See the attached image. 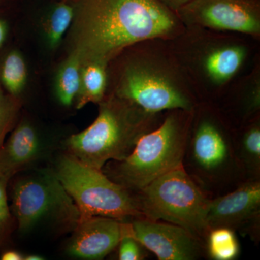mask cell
<instances>
[{
	"label": "cell",
	"mask_w": 260,
	"mask_h": 260,
	"mask_svg": "<svg viewBox=\"0 0 260 260\" xmlns=\"http://www.w3.org/2000/svg\"><path fill=\"white\" fill-rule=\"evenodd\" d=\"M75 18V53L104 64L123 48L177 26L172 10L158 0H79Z\"/></svg>",
	"instance_id": "1"
},
{
	"label": "cell",
	"mask_w": 260,
	"mask_h": 260,
	"mask_svg": "<svg viewBox=\"0 0 260 260\" xmlns=\"http://www.w3.org/2000/svg\"><path fill=\"white\" fill-rule=\"evenodd\" d=\"M154 116L124 100L104 103L93 124L68 139L70 154L85 165L102 170L109 160L126 158L140 138L156 127Z\"/></svg>",
	"instance_id": "2"
},
{
	"label": "cell",
	"mask_w": 260,
	"mask_h": 260,
	"mask_svg": "<svg viewBox=\"0 0 260 260\" xmlns=\"http://www.w3.org/2000/svg\"><path fill=\"white\" fill-rule=\"evenodd\" d=\"M190 111L178 110L145 133L133 151L111 168L112 180L133 192L183 165L190 127Z\"/></svg>",
	"instance_id": "3"
},
{
	"label": "cell",
	"mask_w": 260,
	"mask_h": 260,
	"mask_svg": "<svg viewBox=\"0 0 260 260\" xmlns=\"http://www.w3.org/2000/svg\"><path fill=\"white\" fill-rule=\"evenodd\" d=\"M145 218L179 225L205 244L207 214L212 198L183 165L135 192Z\"/></svg>",
	"instance_id": "4"
},
{
	"label": "cell",
	"mask_w": 260,
	"mask_h": 260,
	"mask_svg": "<svg viewBox=\"0 0 260 260\" xmlns=\"http://www.w3.org/2000/svg\"><path fill=\"white\" fill-rule=\"evenodd\" d=\"M55 174L79 210V223L94 216L121 222L144 218L135 192L70 154L59 159Z\"/></svg>",
	"instance_id": "5"
},
{
	"label": "cell",
	"mask_w": 260,
	"mask_h": 260,
	"mask_svg": "<svg viewBox=\"0 0 260 260\" xmlns=\"http://www.w3.org/2000/svg\"><path fill=\"white\" fill-rule=\"evenodd\" d=\"M183 167L207 192L231 191L244 181L234 138L220 122L203 116L188 134Z\"/></svg>",
	"instance_id": "6"
},
{
	"label": "cell",
	"mask_w": 260,
	"mask_h": 260,
	"mask_svg": "<svg viewBox=\"0 0 260 260\" xmlns=\"http://www.w3.org/2000/svg\"><path fill=\"white\" fill-rule=\"evenodd\" d=\"M11 208L21 232H28L46 218L75 229L80 221L79 210L55 173L44 172L18 181Z\"/></svg>",
	"instance_id": "7"
},
{
	"label": "cell",
	"mask_w": 260,
	"mask_h": 260,
	"mask_svg": "<svg viewBox=\"0 0 260 260\" xmlns=\"http://www.w3.org/2000/svg\"><path fill=\"white\" fill-rule=\"evenodd\" d=\"M122 100L148 114L164 110L191 111L192 103L160 75L143 68L126 70L119 89Z\"/></svg>",
	"instance_id": "8"
},
{
	"label": "cell",
	"mask_w": 260,
	"mask_h": 260,
	"mask_svg": "<svg viewBox=\"0 0 260 260\" xmlns=\"http://www.w3.org/2000/svg\"><path fill=\"white\" fill-rule=\"evenodd\" d=\"M130 234L160 260H195L206 254L203 241L174 224L145 218L129 223Z\"/></svg>",
	"instance_id": "9"
},
{
	"label": "cell",
	"mask_w": 260,
	"mask_h": 260,
	"mask_svg": "<svg viewBox=\"0 0 260 260\" xmlns=\"http://www.w3.org/2000/svg\"><path fill=\"white\" fill-rule=\"evenodd\" d=\"M178 11L209 28L249 34L260 30L258 0H191Z\"/></svg>",
	"instance_id": "10"
},
{
	"label": "cell",
	"mask_w": 260,
	"mask_h": 260,
	"mask_svg": "<svg viewBox=\"0 0 260 260\" xmlns=\"http://www.w3.org/2000/svg\"><path fill=\"white\" fill-rule=\"evenodd\" d=\"M259 218L260 179H255L243 181L226 194L212 198L206 220L210 230L225 227L240 231Z\"/></svg>",
	"instance_id": "11"
},
{
	"label": "cell",
	"mask_w": 260,
	"mask_h": 260,
	"mask_svg": "<svg viewBox=\"0 0 260 260\" xmlns=\"http://www.w3.org/2000/svg\"><path fill=\"white\" fill-rule=\"evenodd\" d=\"M129 223L108 217L94 216L80 221L75 228L68 251L84 259H101L119 245Z\"/></svg>",
	"instance_id": "12"
},
{
	"label": "cell",
	"mask_w": 260,
	"mask_h": 260,
	"mask_svg": "<svg viewBox=\"0 0 260 260\" xmlns=\"http://www.w3.org/2000/svg\"><path fill=\"white\" fill-rule=\"evenodd\" d=\"M40 150L37 132L28 123H22L0 148V175L10 180L17 172L34 162Z\"/></svg>",
	"instance_id": "13"
},
{
	"label": "cell",
	"mask_w": 260,
	"mask_h": 260,
	"mask_svg": "<svg viewBox=\"0 0 260 260\" xmlns=\"http://www.w3.org/2000/svg\"><path fill=\"white\" fill-rule=\"evenodd\" d=\"M238 164L244 180L260 179V126L254 121L234 137Z\"/></svg>",
	"instance_id": "14"
},
{
	"label": "cell",
	"mask_w": 260,
	"mask_h": 260,
	"mask_svg": "<svg viewBox=\"0 0 260 260\" xmlns=\"http://www.w3.org/2000/svg\"><path fill=\"white\" fill-rule=\"evenodd\" d=\"M107 85V75L104 63L89 61L81 69L80 87L78 95V109L88 103L101 102L104 97Z\"/></svg>",
	"instance_id": "15"
},
{
	"label": "cell",
	"mask_w": 260,
	"mask_h": 260,
	"mask_svg": "<svg viewBox=\"0 0 260 260\" xmlns=\"http://www.w3.org/2000/svg\"><path fill=\"white\" fill-rule=\"evenodd\" d=\"M27 80V68L23 56L16 50L5 53L0 60V84L8 95L18 97Z\"/></svg>",
	"instance_id": "16"
},
{
	"label": "cell",
	"mask_w": 260,
	"mask_h": 260,
	"mask_svg": "<svg viewBox=\"0 0 260 260\" xmlns=\"http://www.w3.org/2000/svg\"><path fill=\"white\" fill-rule=\"evenodd\" d=\"M244 52L239 47H225L213 51L207 58L206 70L210 78L223 82L232 78L239 69Z\"/></svg>",
	"instance_id": "17"
},
{
	"label": "cell",
	"mask_w": 260,
	"mask_h": 260,
	"mask_svg": "<svg viewBox=\"0 0 260 260\" xmlns=\"http://www.w3.org/2000/svg\"><path fill=\"white\" fill-rule=\"evenodd\" d=\"M80 59L77 53L71 56L61 65L56 79V96L61 104L71 105L77 98L80 87Z\"/></svg>",
	"instance_id": "18"
},
{
	"label": "cell",
	"mask_w": 260,
	"mask_h": 260,
	"mask_svg": "<svg viewBox=\"0 0 260 260\" xmlns=\"http://www.w3.org/2000/svg\"><path fill=\"white\" fill-rule=\"evenodd\" d=\"M206 254L215 260H234L240 254L235 231L225 227L210 229L205 239Z\"/></svg>",
	"instance_id": "19"
},
{
	"label": "cell",
	"mask_w": 260,
	"mask_h": 260,
	"mask_svg": "<svg viewBox=\"0 0 260 260\" xmlns=\"http://www.w3.org/2000/svg\"><path fill=\"white\" fill-rule=\"evenodd\" d=\"M75 8L64 2L51 8L46 20L45 32L51 47H56L75 18Z\"/></svg>",
	"instance_id": "20"
},
{
	"label": "cell",
	"mask_w": 260,
	"mask_h": 260,
	"mask_svg": "<svg viewBox=\"0 0 260 260\" xmlns=\"http://www.w3.org/2000/svg\"><path fill=\"white\" fill-rule=\"evenodd\" d=\"M14 99L5 91L0 84V148L14 120L16 113Z\"/></svg>",
	"instance_id": "21"
},
{
	"label": "cell",
	"mask_w": 260,
	"mask_h": 260,
	"mask_svg": "<svg viewBox=\"0 0 260 260\" xmlns=\"http://www.w3.org/2000/svg\"><path fill=\"white\" fill-rule=\"evenodd\" d=\"M118 246L119 259L142 260L148 256L147 249L130 234L129 223L127 232L121 238Z\"/></svg>",
	"instance_id": "22"
},
{
	"label": "cell",
	"mask_w": 260,
	"mask_h": 260,
	"mask_svg": "<svg viewBox=\"0 0 260 260\" xmlns=\"http://www.w3.org/2000/svg\"><path fill=\"white\" fill-rule=\"evenodd\" d=\"M8 181V179L0 175V239L8 232L11 221L6 191Z\"/></svg>",
	"instance_id": "23"
},
{
	"label": "cell",
	"mask_w": 260,
	"mask_h": 260,
	"mask_svg": "<svg viewBox=\"0 0 260 260\" xmlns=\"http://www.w3.org/2000/svg\"><path fill=\"white\" fill-rule=\"evenodd\" d=\"M170 10H179L191 0H158Z\"/></svg>",
	"instance_id": "24"
},
{
	"label": "cell",
	"mask_w": 260,
	"mask_h": 260,
	"mask_svg": "<svg viewBox=\"0 0 260 260\" xmlns=\"http://www.w3.org/2000/svg\"><path fill=\"white\" fill-rule=\"evenodd\" d=\"M8 25L6 21L0 18V49L4 45L5 40L8 37Z\"/></svg>",
	"instance_id": "25"
},
{
	"label": "cell",
	"mask_w": 260,
	"mask_h": 260,
	"mask_svg": "<svg viewBox=\"0 0 260 260\" xmlns=\"http://www.w3.org/2000/svg\"><path fill=\"white\" fill-rule=\"evenodd\" d=\"M1 259L3 260H21L24 259L21 254L16 251H6L2 254Z\"/></svg>",
	"instance_id": "26"
},
{
	"label": "cell",
	"mask_w": 260,
	"mask_h": 260,
	"mask_svg": "<svg viewBox=\"0 0 260 260\" xmlns=\"http://www.w3.org/2000/svg\"><path fill=\"white\" fill-rule=\"evenodd\" d=\"M24 259L26 260H42L43 259V257L39 255H29L26 256V257L24 258Z\"/></svg>",
	"instance_id": "27"
},
{
	"label": "cell",
	"mask_w": 260,
	"mask_h": 260,
	"mask_svg": "<svg viewBox=\"0 0 260 260\" xmlns=\"http://www.w3.org/2000/svg\"><path fill=\"white\" fill-rule=\"evenodd\" d=\"M1 1H2V0H0V2H1Z\"/></svg>",
	"instance_id": "28"
}]
</instances>
